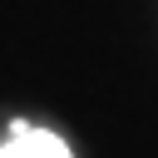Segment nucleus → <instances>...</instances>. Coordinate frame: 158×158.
<instances>
[{
    "label": "nucleus",
    "instance_id": "nucleus-1",
    "mask_svg": "<svg viewBox=\"0 0 158 158\" xmlns=\"http://www.w3.org/2000/svg\"><path fill=\"white\" fill-rule=\"evenodd\" d=\"M0 158H69V148L49 133V128H15L5 143H0Z\"/></svg>",
    "mask_w": 158,
    "mask_h": 158
}]
</instances>
